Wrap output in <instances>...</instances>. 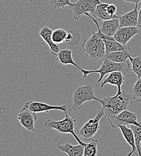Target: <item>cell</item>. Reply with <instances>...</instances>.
Returning a JSON list of instances; mask_svg holds the SVG:
<instances>
[{
	"label": "cell",
	"instance_id": "cell-1",
	"mask_svg": "<svg viewBox=\"0 0 141 156\" xmlns=\"http://www.w3.org/2000/svg\"><path fill=\"white\" fill-rule=\"evenodd\" d=\"M132 98L130 94L125 91H122L118 96L103 98L100 103L104 111V117L109 119L127 109L132 101Z\"/></svg>",
	"mask_w": 141,
	"mask_h": 156
},
{
	"label": "cell",
	"instance_id": "cell-2",
	"mask_svg": "<svg viewBox=\"0 0 141 156\" xmlns=\"http://www.w3.org/2000/svg\"><path fill=\"white\" fill-rule=\"evenodd\" d=\"M86 56L91 61H100L106 56V48L103 39L93 31V35L85 39L82 45Z\"/></svg>",
	"mask_w": 141,
	"mask_h": 156
},
{
	"label": "cell",
	"instance_id": "cell-3",
	"mask_svg": "<svg viewBox=\"0 0 141 156\" xmlns=\"http://www.w3.org/2000/svg\"><path fill=\"white\" fill-rule=\"evenodd\" d=\"M100 67L98 70H89L82 69L81 72L83 75V78H86L88 75L91 73H98L100 74V78L98 80V82H100L106 75L109 74L113 72L120 71L123 74L127 73L130 69V64L129 62L125 61L124 62H116L109 60L104 57L100 60Z\"/></svg>",
	"mask_w": 141,
	"mask_h": 156
},
{
	"label": "cell",
	"instance_id": "cell-4",
	"mask_svg": "<svg viewBox=\"0 0 141 156\" xmlns=\"http://www.w3.org/2000/svg\"><path fill=\"white\" fill-rule=\"evenodd\" d=\"M65 117L60 121L48 119L44 125L46 128L50 129H55L61 135L71 134L75 138L79 144H83L79 137L77 136L75 132V129L76 126V120L73 117H70L67 112L65 113Z\"/></svg>",
	"mask_w": 141,
	"mask_h": 156
},
{
	"label": "cell",
	"instance_id": "cell-5",
	"mask_svg": "<svg viewBox=\"0 0 141 156\" xmlns=\"http://www.w3.org/2000/svg\"><path fill=\"white\" fill-rule=\"evenodd\" d=\"M72 100V109L74 111L81 109L83 104L86 101L91 100H96L100 103L101 101V99L95 96V90L92 83L76 87L73 91Z\"/></svg>",
	"mask_w": 141,
	"mask_h": 156
},
{
	"label": "cell",
	"instance_id": "cell-6",
	"mask_svg": "<svg viewBox=\"0 0 141 156\" xmlns=\"http://www.w3.org/2000/svg\"><path fill=\"white\" fill-rule=\"evenodd\" d=\"M100 2V0H78L69 7L72 10L73 18L78 20L88 13L93 15L96 6Z\"/></svg>",
	"mask_w": 141,
	"mask_h": 156
},
{
	"label": "cell",
	"instance_id": "cell-7",
	"mask_svg": "<svg viewBox=\"0 0 141 156\" xmlns=\"http://www.w3.org/2000/svg\"><path fill=\"white\" fill-rule=\"evenodd\" d=\"M103 117H104V111L101 108L95 118L90 119L81 127L79 131V136L86 141L91 140L100 128V121Z\"/></svg>",
	"mask_w": 141,
	"mask_h": 156
},
{
	"label": "cell",
	"instance_id": "cell-8",
	"mask_svg": "<svg viewBox=\"0 0 141 156\" xmlns=\"http://www.w3.org/2000/svg\"><path fill=\"white\" fill-rule=\"evenodd\" d=\"M108 119L113 128H119L121 125L130 126L134 124L139 126H141L137 119V115L127 109L122 111L115 117Z\"/></svg>",
	"mask_w": 141,
	"mask_h": 156
},
{
	"label": "cell",
	"instance_id": "cell-9",
	"mask_svg": "<svg viewBox=\"0 0 141 156\" xmlns=\"http://www.w3.org/2000/svg\"><path fill=\"white\" fill-rule=\"evenodd\" d=\"M18 119L22 126L26 130L35 132V122L37 119L36 113L30 110L25 105L18 115Z\"/></svg>",
	"mask_w": 141,
	"mask_h": 156
},
{
	"label": "cell",
	"instance_id": "cell-10",
	"mask_svg": "<svg viewBox=\"0 0 141 156\" xmlns=\"http://www.w3.org/2000/svg\"><path fill=\"white\" fill-rule=\"evenodd\" d=\"M25 105L31 111L35 113H41V112H48L51 110H59L64 111L65 113L67 112V106L66 105L61 106H54L50 105L44 103L29 101L25 103Z\"/></svg>",
	"mask_w": 141,
	"mask_h": 156
},
{
	"label": "cell",
	"instance_id": "cell-11",
	"mask_svg": "<svg viewBox=\"0 0 141 156\" xmlns=\"http://www.w3.org/2000/svg\"><path fill=\"white\" fill-rule=\"evenodd\" d=\"M139 30L136 27H120L114 36L116 41L122 44L127 43L135 36L139 33Z\"/></svg>",
	"mask_w": 141,
	"mask_h": 156
},
{
	"label": "cell",
	"instance_id": "cell-12",
	"mask_svg": "<svg viewBox=\"0 0 141 156\" xmlns=\"http://www.w3.org/2000/svg\"><path fill=\"white\" fill-rule=\"evenodd\" d=\"M125 81V77L123 73L120 71H115L109 73V76L104 79L101 83L100 87L103 88L106 84H111L112 85L117 86L118 88L117 93L116 95H120L122 91L121 90V87Z\"/></svg>",
	"mask_w": 141,
	"mask_h": 156
},
{
	"label": "cell",
	"instance_id": "cell-13",
	"mask_svg": "<svg viewBox=\"0 0 141 156\" xmlns=\"http://www.w3.org/2000/svg\"><path fill=\"white\" fill-rule=\"evenodd\" d=\"M53 31L48 27L44 26L41 29L39 34L43 40L48 44L50 49V52L55 56H57L58 52L60 51V48L58 46V44L53 41L52 35Z\"/></svg>",
	"mask_w": 141,
	"mask_h": 156
},
{
	"label": "cell",
	"instance_id": "cell-14",
	"mask_svg": "<svg viewBox=\"0 0 141 156\" xmlns=\"http://www.w3.org/2000/svg\"><path fill=\"white\" fill-rule=\"evenodd\" d=\"M138 4H135L134 9L121 16H118L120 27H136L138 22Z\"/></svg>",
	"mask_w": 141,
	"mask_h": 156
},
{
	"label": "cell",
	"instance_id": "cell-15",
	"mask_svg": "<svg viewBox=\"0 0 141 156\" xmlns=\"http://www.w3.org/2000/svg\"><path fill=\"white\" fill-rule=\"evenodd\" d=\"M120 27V20L118 16L111 20H103L100 30L104 34L114 37Z\"/></svg>",
	"mask_w": 141,
	"mask_h": 156
},
{
	"label": "cell",
	"instance_id": "cell-16",
	"mask_svg": "<svg viewBox=\"0 0 141 156\" xmlns=\"http://www.w3.org/2000/svg\"><path fill=\"white\" fill-rule=\"evenodd\" d=\"M119 128L121 130V133L123 135L124 139L126 142L129 144V145L132 147V151H130L129 154L128 156H131L133 154H135V155L139 156V154L138 152L137 147L136 145L135 142V138L134 136V133L132 129L128 127L127 126L125 125H121Z\"/></svg>",
	"mask_w": 141,
	"mask_h": 156
},
{
	"label": "cell",
	"instance_id": "cell-17",
	"mask_svg": "<svg viewBox=\"0 0 141 156\" xmlns=\"http://www.w3.org/2000/svg\"><path fill=\"white\" fill-rule=\"evenodd\" d=\"M79 144L76 145H72L66 142L64 145L57 144V146L61 151L65 153L69 156H82L84 154V145Z\"/></svg>",
	"mask_w": 141,
	"mask_h": 156
},
{
	"label": "cell",
	"instance_id": "cell-18",
	"mask_svg": "<svg viewBox=\"0 0 141 156\" xmlns=\"http://www.w3.org/2000/svg\"><path fill=\"white\" fill-rule=\"evenodd\" d=\"M57 60L62 65H73L81 70L82 69L74 61L72 56V51L66 48H61L57 56Z\"/></svg>",
	"mask_w": 141,
	"mask_h": 156
},
{
	"label": "cell",
	"instance_id": "cell-19",
	"mask_svg": "<svg viewBox=\"0 0 141 156\" xmlns=\"http://www.w3.org/2000/svg\"><path fill=\"white\" fill-rule=\"evenodd\" d=\"M108 5V3L100 2V4H99L95 9L94 14L92 15L91 16H93L97 20H111V19L118 17V16H113L108 13L107 10Z\"/></svg>",
	"mask_w": 141,
	"mask_h": 156
},
{
	"label": "cell",
	"instance_id": "cell-20",
	"mask_svg": "<svg viewBox=\"0 0 141 156\" xmlns=\"http://www.w3.org/2000/svg\"><path fill=\"white\" fill-rule=\"evenodd\" d=\"M105 48H106V53L108 54L109 52H115V51H125L129 52H131V49L127 44H122L118 42L115 40H103Z\"/></svg>",
	"mask_w": 141,
	"mask_h": 156
},
{
	"label": "cell",
	"instance_id": "cell-21",
	"mask_svg": "<svg viewBox=\"0 0 141 156\" xmlns=\"http://www.w3.org/2000/svg\"><path fill=\"white\" fill-rule=\"evenodd\" d=\"M131 52L121 51H115L109 52L106 54L105 57L109 60H111L116 62H124L127 61V59L129 58Z\"/></svg>",
	"mask_w": 141,
	"mask_h": 156
},
{
	"label": "cell",
	"instance_id": "cell-22",
	"mask_svg": "<svg viewBox=\"0 0 141 156\" xmlns=\"http://www.w3.org/2000/svg\"><path fill=\"white\" fill-rule=\"evenodd\" d=\"M98 143L99 142L96 139H91L88 143H85L84 145L83 156H97Z\"/></svg>",
	"mask_w": 141,
	"mask_h": 156
},
{
	"label": "cell",
	"instance_id": "cell-23",
	"mask_svg": "<svg viewBox=\"0 0 141 156\" xmlns=\"http://www.w3.org/2000/svg\"><path fill=\"white\" fill-rule=\"evenodd\" d=\"M139 122L141 124V119H139ZM130 128L133 132L134 136L135 138V142L136 145L137 147L138 152L139 154V156H141V126H139L137 125L132 124L130 126Z\"/></svg>",
	"mask_w": 141,
	"mask_h": 156
},
{
	"label": "cell",
	"instance_id": "cell-24",
	"mask_svg": "<svg viewBox=\"0 0 141 156\" xmlns=\"http://www.w3.org/2000/svg\"><path fill=\"white\" fill-rule=\"evenodd\" d=\"M130 94L135 100L141 102V78L138 79V80L130 90Z\"/></svg>",
	"mask_w": 141,
	"mask_h": 156
},
{
	"label": "cell",
	"instance_id": "cell-25",
	"mask_svg": "<svg viewBox=\"0 0 141 156\" xmlns=\"http://www.w3.org/2000/svg\"><path fill=\"white\" fill-rule=\"evenodd\" d=\"M67 34V32L63 29H56L52 33V40L58 44L65 43Z\"/></svg>",
	"mask_w": 141,
	"mask_h": 156
},
{
	"label": "cell",
	"instance_id": "cell-26",
	"mask_svg": "<svg viewBox=\"0 0 141 156\" xmlns=\"http://www.w3.org/2000/svg\"><path fill=\"white\" fill-rule=\"evenodd\" d=\"M129 59H130L132 71L136 75L138 79L141 78V55L136 57L132 58L131 56L129 57Z\"/></svg>",
	"mask_w": 141,
	"mask_h": 156
},
{
	"label": "cell",
	"instance_id": "cell-27",
	"mask_svg": "<svg viewBox=\"0 0 141 156\" xmlns=\"http://www.w3.org/2000/svg\"><path fill=\"white\" fill-rule=\"evenodd\" d=\"M51 5L55 9H63L66 6H70L73 3L70 0H49Z\"/></svg>",
	"mask_w": 141,
	"mask_h": 156
},
{
	"label": "cell",
	"instance_id": "cell-28",
	"mask_svg": "<svg viewBox=\"0 0 141 156\" xmlns=\"http://www.w3.org/2000/svg\"><path fill=\"white\" fill-rule=\"evenodd\" d=\"M107 10L108 13L113 16H117L116 15L117 11V7L116 6V5L114 4H108V7H107Z\"/></svg>",
	"mask_w": 141,
	"mask_h": 156
},
{
	"label": "cell",
	"instance_id": "cell-29",
	"mask_svg": "<svg viewBox=\"0 0 141 156\" xmlns=\"http://www.w3.org/2000/svg\"><path fill=\"white\" fill-rule=\"evenodd\" d=\"M124 1L126 2H129V3H133V4H139L141 1V0H123Z\"/></svg>",
	"mask_w": 141,
	"mask_h": 156
},
{
	"label": "cell",
	"instance_id": "cell-30",
	"mask_svg": "<svg viewBox=\"0 0 141 156\" xmlns=\"http://www.w3.org/2000/svg\"><path fill=\"white\" fill-rule=\"evenodd\" d=\"M138 26L141 28V7L139 11L138 12Z\"/></svg>",
	"mask_w": 141,
	"mask_h": 156
},
{
	"label": "cell",
	"instance_id": "cell-31",
	"mask_svg": "<svg viewBox=\"0 0 141 156\" xmlns=\"http://www.w3.org/2000/svg\"></svg>",
	"mask_w": 141,
	"mask_h": 156
}]
</instances>
